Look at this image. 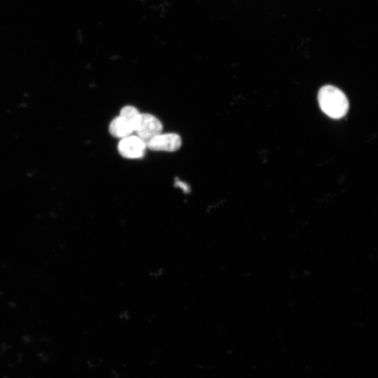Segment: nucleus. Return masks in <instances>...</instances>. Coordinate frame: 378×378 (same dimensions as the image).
Returning <instances> with one entry per match:
<instances>
[{
  "label": "nucleus",
  "mask_w": 378,
  "mask_h": 378,
  "mask_svg": "<svg viewBox=\"0 0 378 378\" xmlns=\"http://www.w3.org/2000/svg\"><path fill=\"white\" fill-rule=\"evenodd\" d=\"M318 102L323 112L332 118L344 117L349 109V101L345 94L333 85H324L319 90Z\"/></svg>",
  "instance_id": "obj_1"
},
{
  "label": "nucleus",
  "mask_w": 378,
  "mask_h": 378,
  "mask_svg": "<svg viewBox=\"0 0 378 378\" xmlns=\"http://www.w3.org/2000/svg\"><path fill=\"white\" fill-rule=\"evenodd\" d=\"M141 113L132 106H124L120 115L115 118L109 125L110 134L116 138L123 139L135 131L140 119Z\"/></svg>",
  "instance_id": "obj_2"
},
{
  "label": "nucleus",
  "mask_w": 378,
  "mask_h": 378,
  "mask_svg": "<svg viewBox=\"0 0 378 378\" xmlns=\"http://www.w3.org/2000/svg\"><path fill=\"white\" fill-rule=\"evenodd\" d=\"M162 125L154 115L141 113L135 132L137 136L147 144L151 139L161 134Z\"/></svg>",
  "instance_id": "obj_3"
},
{
  "label": "nucleus",
  "mask_w": 378,
  "mask_h": 378,
  "mask_svg": "<svg viewBox=\"0 0 378 378\" xmlns=\"http://www.w3.org/2000/svg\"><path fill=\"white\" fill-rule=\"evenodd\" d=\"M146 147V144L137 136H129L120 141L118 150L122 157L135 159L144 155Z\"/></svg>",
  "instance_id": "obj_4"
},
{
  "label": "nucleus",
  "mask_w": 378,
  "mask_h": 378,
  "mask_svg": "<svg viewBox=\"0 0 378 378\" xmlns=\"http://www.w3.org/2000/svg\"><path fill=\"white\" fill-rule=\"evenodd\" d=\"M181 143V136L177 134H160L151 139L146 146L152 150L173 152L180 148Z\"/></svg>",
  "instance_id": "obj_5"
},
{
  "label": "nucleus",
  "mask_w": 378,
  "mask_h": 378,
  "mask_svg": "<svg viewBox=\"0 0 378 378\" xmlns=\"http://www.w3.org/2000/svg\"><path fill=\"white\" fill-rule=\"evenodd\" d=\"M175 186L181 188L185 192H188L190 190L189 186L184 182L178 180V178L175 180Z\"/></svg>",
  "instance_id": "obj_6"
}]
</instances>
